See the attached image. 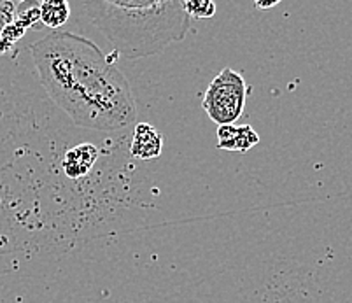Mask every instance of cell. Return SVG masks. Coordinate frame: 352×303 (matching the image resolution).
I'll return each instance as SVG.
<instances>
[{
	"mask_svg": "<svg viewBox=\"0 0 352 303\" xmlns=\"http://www.w3.org/2000/svg\"><path fill=\"white\" fill-rule=\"evenodd\" d=\"M163 151V137L149 123H137L130 140V155L137 159H155Z\"/></svg>",
	"mask_w": 352,
	"mask_h": 303,
	"instance_id": "8992f818",
	"label": "cell"
},
{
	"mask_svg": "<svg viewBox=\"0 0 352 303\" xmlns=\"http://www.w3.org/2000/svg\"><path fill=\"white\" fill-rule=\"evenodd\" d=\"M32 58L47 97L76 126L118 132L135 123L132 85L89 39L53 30L32 46Z\"/></svg>",
	"mask_w": 352,
	"mask_h": 303,
	"instance_id": "6da1fadb",
	"label": "cell"
},
{
	"mask_svg": "<svg viewBox=\"0 0 352 303\" xmlns=\"http://www.w3.org/2000/svg\"><path fill=\"white\" fill-rule=\"evenodd\" d=\"M102 151L94 142H81L67 149L62 158V170L69 179H81L94 170Z\"/></svg>",
	"mask_w": 352,
	"mask_h": 303,
	"instance_id": "277c9868",
	"label": "cell"
},
{
	"mask_svg": "<svg viewBox=\"0 0 352 303\" xmlns=\"http://www.w3.org/2000/svg\"><path fill=\"white\" fill-rule=\"evenodd\" d=\"M70 4L65 0H46L41 2V23L47 28H60L69 21Z\"/></svg>",
	"mask_w": 352,
	"mask_h": 303,
	"instance_id": "52a82bcc",
	"label": "cell"
},
{
	"mask_svg": "<svg viewBox=\"0 0 352 303\" xmlns=\"http://www.w3.org/2000/svg\"><path fill=\"white\" fill-rule=\"evenodd\" d=\"M248 100V82L233 69H223L207 88L201 107L217 124H233L244 113Z\"/></svg>",
	"mask_w": 352,
	"mask_h": 303,
	"instance_id": "3957f363",
	"label": "cell"
},
{
	"mask_svg": "<svg viewBox=\"0 0 352 303\" xmlns=\"http://www.w3.org/2000/svg\"><path fill=\"white\" fill-rule=\"evenodd\" d=\"M184 8L191 18H212L216 14L217 5L212 0H186Z\"/></svg>",
	"mask_w": 352,
	"mask_h": 303,
	"instance_id": "9c48e42d",
	"label": "cell"
},
{
	"mask_svg": "<svg viewBox=\"0 0 352 303\" xmlns=\"http://www.w3.org/2000/svg\"><path fill=\"white\" fill-rule=\"evenodd\" d=\"M259 144V135L251 124L217 126V148L230 153H248Z\"/></svg>",
	"mask_w": 352,
	"mask_h": 303,
	"instance_id": "5b68a950",
	"label": "cell"
},
{
	"mask_svg": "<svg viewBox=\"0 0 352 303\" xmlns=\"http://www.w3.org/2000/svg\"><path fill=\"white\" fill-rule=\"evenodd\" d=\"M16 5L18 4L9 2V0H0V34H2V30L14 20Z\"/></svg>",
	"mask_w": 352,
	"mask_h": 303,
	"instance_id": "30bf717a",
	"label": "cell"
},
{
	"mask_svg": "<svg viewBox=\"0 0 352 303\" xmlns=\"http://www.w3.org/2000/svg\"><path fill=\"white\" fill-rule=\"evenodd\" d=\"M25 30H27V28H25L20 21L12 20V23H9L8 27L2 30V34H0V53H6L8 49H11V47L23 37Z\"/></svg>",
	"mask_w": 352,
	"mask_h": 303,
	"instance_id": "ba28073f",
	"label": "cell"
},
{
	"mask_svg": "<svg viewBox=\"0 0 352 303\" xmlns=\"http://www.w3.org/2000/svg\"><path fill=\"white\" fill-rule=\"evenodd\" d=\"M279 4V0H275V2H256V8L258 9H270V8H275V5Z\"/></svg>",
	"mask_w": 352,
	"mask_h": 303,
	"instance_id": "8fae6325",
	"label": "cell"
},
{
	"mask_svg": "<svg viewBox=\"0 0 352 303\" xmlns=\"http://www.w3.org/2000/svg\"><path fill=\"white\" fill-rule=\"evenodd\" d=\"M82 9L114 53L128 60L162 53L172 43H181L191 28L184 0H94Z\"/></svg>",
	"mask_w": 352,
	"mask_h": 303,
	"instance_id": "7a4b0ae2",
	"label": "cell"
}]
</instances>
